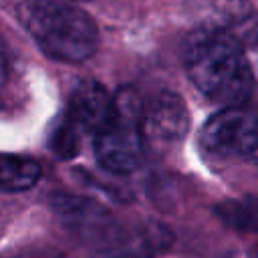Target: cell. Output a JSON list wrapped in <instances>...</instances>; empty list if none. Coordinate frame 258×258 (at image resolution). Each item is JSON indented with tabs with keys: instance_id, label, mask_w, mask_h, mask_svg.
I'll list each match as a JSON object with an SVG mask.
<instances>
[{
	"instance_id": "7a4b0ae2",
	"label": "cell",
	"mask_w": 258,
	"mask_h": 258,
	"mask_svg": "<svg viewBox=\"0 0 258 258\" xmlns=\"http://www.w3.org/2000/svg\"><path fill=\"white\" fill-rule=\"evenodd\" d=\"M16 18L34 42L54 60L81 62L95 54L99 30L93 18L62 0H22Z\"/></svg>"
},
{
	"instance_id": "8fae6325",
	"label": "cell",
	"mask_w": 258,
	"mask_h": 258,
	"mask_svg": "<svg viewBox=\"0 0 258 258\" xmlns=\"http://www.w3.org/2000/svg\"><path fill=\"white\" fill-rule=\"evenodd\" d=\"M95 258H141L135 254H127V252H107V254H99Z\"/></svg>"
},
{
	"instance_id": "30bf717a",
	"label": "cell",
	"mask_w": 258,
	"mask_h": 258,
	"mask_svg": "<svg viewBox=\"0 0 258 258\" xmlns=\"http://www.w3.org/2000/svg\"><path fill=\"white\" fill-rule=\"evenodd\" d=\"M6 81H8V64H6L4 52H2V48H0V97H2V93H4Z\"/></svg>"
},
{
	"instance_id": "3957f363",
	"label": "cell",
	"mask_w": 258,
	"mask_h": 258,
	"mask_svg": "<svg viewBox=\"0 0 258 258\" xmlns=\"http://www.w3.org/2000/svg\"><path fill=\"white\" fill-rule=\"evenodd\" d=\"M113 99V115L95 135V155L107 171L129 173L141 165L147 147L141 131V105L133 89H121Z\"/></svg>"
},
{
	"instance_id": "ba28073f",
	"label": "cell",
	"mask_w": 258,
	"mask_h": 258,
	"mask_svg": "<svg viewBox=\"0 0 258 258\" xmlns=\"http://www.w3.org/2000/svg\"><path fill=\"white\" fill-rule=\"evenodd\" d=\"M210 24L206 28L226 30V24H238L250 12V4L246 0H210Z\"/></svg>"
},
{
	"instance_id": "52a82bcc",
	"label": "cell",
	"mask_w": 258,
	"mask_h": 258,
	"mask_svg": "<svg viewBox=\"0 0 258 258\" xmlns=\"http://www.w3.org/2000/svg\"><path fill=\"white\" fill-rule=\"evenodd\" d=\"M40 165L36 159L14 153H0V189L26 191L40 179Z\"/></svg>"
},
{
	"instance_id": "6da1fadb",
	"label": "cell",
	"mask_w": 258,
	"mask_h": 258,
	"mask_svg": "<svg viewBox=\"0 0 258 258\" xmlns=\"http://www.w3.org/2000/svg\"><path fill=\"white\" fill-rule=\"evenodd\" d=\"M183 67L191 85L210 101L236 107L252 91V71L240 42L220 28H198L183 44Z\"/></svg>"
},
{
	"instance_id": "8992f818",
	"label": "cell",
	"mask_w": 258,
	"mask_h": 258,
	"mask_svg": "<svg viewBox=\"0 0 258 258\" xmlns=\"http://www.w3.org/2000/svg\"><path fill=\"white\" fill-rule=\"evenodd\" d=\"M113 109H115L113 95L103 85L95 81H85L71 95L67 121L73 123L77 131L97 135L109 123Z\"/></svg>"
},
{
	"instance_id": "9c48e42d",
	"label": "cell",
	"mask_w": 258,
	"mask_h": 258,
	"mask_svg": "<svg viewBox=\"0 0 258 258\" xmlns=\"http://www.w3.org/2000/svg\"><path fill=\"white\" fill-rule=\"evenodd\" d=\"M52 147L56 149V153L60 157H71L75 155V151L79 149V131L73 127V123L64 121L56 133H54V139H52Z\"/></svg>"
},
{
	"instance_id": "5b68a950",
	"label": "cell",
	"mask_w": 258,
	"mask_h": 258,
	"mask_svg": "<svg viewBox=\"0 0 258 258\" xmlns=\"http://www.w3.org/2000/svg\"><path fill=\"white\" fill-rule=\"evenodd\" d=\"M189 127V113L177 93L161 91L141 107V131L147 145H171Z\"/></svg>"
},
{
	"instance_id": "277c9868",
	"label": "cell",
	"mask_w": 258,
	"mask_h": 258,
	"mask_svg": "<svg viewBox=\"0 0 258 258\" xmlns=\"http://www.w3.org/2000/svg\"><path fill=\"white\" fill-rule=\"evenodd\" d=\"M200 143L216 157H250L258 151V117L238 107H226L206 121Z\"/></svg>"
}]
</instances>
